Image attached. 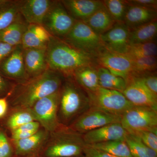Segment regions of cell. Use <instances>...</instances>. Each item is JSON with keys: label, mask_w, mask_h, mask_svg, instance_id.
<instances>
[{"label": "cell", "mask_w": 157, "mask_h": 157, "mask_svg": "<svg viewBox=\"0 0 157 157\" xmlns=\"http://www.w3.org/2000/svg\"><path fill=\"white\" fill-rule=\"evenodd\" d=\"M65 78L48 69L39 76L16 83L8 97L10 107L31 108L39 100L59 90Z\"/></svg>", "instance_id": "1"}, {"label": "cell", "mask_w": 157, "mask_h": 157, "mask_svg": "<svg viewBox=\"0 0 157 157\" xmlns=\"http://www.w3.org/2000/svg\"><path fill=\"white\" fill-rule=\"evenodd\" d=\"M46 56L48 69L65 78L72 77L76 70L82 67L98 65L95 57L52 36L46 47Z\"/></svg>", "instance_id": "2"}, {"label": "cell", "mask_w": 157, "mask_h": 157, "mask_svg": "<svg viewBox=\"0 0 157 157\" xmlns=\"http://www.w3.org/2000/svg\"><path fill=\"white\" fill-rule=\"evenodd\" d=\"M58 117L61 124L68 127L90 107L86 92L72 77L65 78L59 90Z\"/></svg>", "instance_id": "3"}, {"label": "cell", "mask_w": 157, "mask_h": 157, "mask_svg": "<svg viewBox=\"0 0 157 157\" xmlns=\"http://www.w3.org/2000/svg\"><path fill=\"white\" fill-rule=\"evenodd\" d=\"M85 145L82 134L62 125L49 132L41 157H80Z\"/></svg>", "instance_id": "4"}, {"label": "cell", "mask_w": 157, "mask_h": 157, "mask_svg": "<svg viewBox=\"0 0 157 157\" xmlns=\"http://www.w3.org/2000/svg\"><path fill=\"white\" fill-rule=\"evenodd\" d=\"M86 93L90 107L113 115L122 116L134 106L122 93L117 91L100 87L94 91Z\"/></svg>", "instance_id": "5"}, {"label": "cell", "mask_w": 157, "mask_h": 157, "mask_svg": "<svg viewBox=\"0 0 157 157\" xmlns=\"http://www.w3.org/2000/svg\"><path fill=\"white\" fill-rule=\"evenodd\" d=\"M62 39L75 48L95 57L104 48L100 36L83 21H76L70 32Z\"/></svg>", "instance_id": "6"}, {"label": "cell", "mask_w": 157, "mask_h": 157, "mask_svg": "<svg viewBox=\"0 0 157 157\" xmlns=\"http://www.w3.org/2000/svg\"><path fill=\"white\" fill-rule=\"evenodd\" d=\"M121 124L129 134L142 131L157 134V111L150 107L133 106L122 116Z\"/></svg>", "instance_id": "7"}, {"label": "cell", "mask_w": 157, "mask_h": 157, "mask_svg": "<svg viewBox=\"0 0 157 157\" xmlns=\"http://www.w3.org/2000/svg\"><path fill=\"white\" fill-rule=\"evenodd\" d=\"M76 21L68 13L61 1H53L42 25L51 36L63 39L70 32Z\"/></svg>", "instance_id": "8"}, {"label": "cell", "mask_w": 157, "mask_h": 157, "mask_svg": "<svg viewBox=\"0 0 157 157\" xmlns=\"http://www.w3.org/2000/svg\"><path fill=\"white\" fill-rule=\"evenodd\" d=\"M59 96V90L42 98L30 108L36 121L50 133L62 125L58 117Z\"/></svg>", "instance_id": "9"}, {"label": "cell", "mask_w": 157, "mask_h": 157, "mask_svg": "<svg viewBox=\"0 0 157 157\" xmlns=\"http://www.w3.org/2000/svg\"><path fill=\"white\" fill-rule=\"evenodd\" d=\"M121 116L90 107L68 127L82 135L109 124L121 123Z\"/></svg>", "instance_id": "10"}, {"label": "cell", "mask_w": 157, "mask_h": 157, "mask_svg": "<svg viewBox=\"0 0 157 157\" xmlns=\"http://www.w3.org/2000/svg\"><path fill=\"white\" fill-rule=\"evenodd\" d=\"M96 58L99 66L126 81L132 74V59L126 54L113 52L104 48Z\"/></svg>", "instance_id": "11"}, {"label": "cell", "mask_w": 157, "mask_h": 157, "mask_svg": "<svg viewBox=\"0 0 157 157\" xmlns=\"http://www.w3.org/2000/svg\"><path fill=\"white\" fill-rule=\"evenodd\" d=\"M122 94L134 106L150 107L157 111V97L138 78L131 75Z\"/></svg>", "instance_id": "12"}, {"label": "cell", "mask_w": 157, "mask_h": 157, "mask_svg": "<svg viewBox=\"0 0 157 157\" xmlns=\"http://www.w3.org/2000/svg\"><path fill=\"white\" fill-rule=\"evenodd\" d=\"M49 135V132L42 128L30 137L16 141H12L15 156L41 157Z\"/></svg>", "instance_id": "13"}, {"label": "cell", "mask_w": 157, "mask_h": 157, "mask_svg": "<svg viewBox=\"0 0 157 157\" xmlns=\"http://www.w3.org/2000/svg\"><path fill=\"white\" fill-rule=\"evenodd\" d=\"M129 34V29L124 23L117 22L112 29L100 36L105 49L125 54L130 45Z\"/></svg>", "instance_id": "14"}, {"label": "cell", "mask_w": 157, "mask_h": 157, "mask_svg": "<svg viewBox=\"0 0 157 157\" xmlns=\"http://www.w3.org/2000/svg\"><path fill=\"white\" fill-rule=\"evenodd\" d=\"M0 71L6 78L16 83L29 78L26 72L21 45L17 46L0 64Z\"/></svg>", "instance_id": "15"}, {"label": "cell", "mask_w": 157, "mask_h": 157, "mask_svg": "<svg viewBox=\"0 0 157 157\" xmlns=\"http://www.w3.org/2000/svg\"><path fill=\"white\" fill-rule=\"evenodd\" d=\"M128 132L120 122L106 125L82 134L85 143L87 145L113 140L125 141Z\"/></svg>", "instance_id": "16"}, {"label": "cell", "mask_w": 157, "mask_h": 157, "mask_svg": "<svg viewBox=\"0 0 157 157\" xmlns=\"http://www.w3.org/2000/svg\"><path fill=\"white\" fill-rule=\"evenodd\" d=\"M53 1L21 0L19 12L28 24L42 25Z\"/></svg>", "instance_id": "17"}, {"label": "cell", "mask_w": 157, "mask_h": 157, "mask_svg": "<svg viewBox=\"0 0 157 157\" xmlns=\"http://www.w3.org/2000/svg\"><path fill=\"white\" fill-rule=\"evenodd\" d=\"M46 48L23 49V58L27 74L29 78L36 77L48 70Z\"/></svg>", "instance_id": "18"}, {"label": "cell", "mask_w": 157, "mask_h": 157, "mask_svg": "<svg viewBox=\"0 0 157 157\" xmlns=\"http://www.w3.org/2000/svg\"><path fill=\"white\" fill-rule=\"evenodd\" d=\"M68 13L75 20L85 21L101 8L103 1L98 0H62Z\"/></svg>", "instance_id": "19"}, {"label": "cell", "mask_w": 157, "mask_h": 157, "mask_svg": "<svg viewBox=\"0 0 157 157\" xmlns=\"http://www.w3.org/2000/svg\"><path fill=\"white\" fill-rule=\"evenodd\" d=\"M157 10L129 4L123 23L132 29L157 19Z\"/></svg>", "instance_id": "20"}, {"label": "cell", "mask_w": 157, "mask_h": 157, "mask_svg": "<svg viewBox=\"0 0 157 157\" xmlns=\"http://www.w3.org/2000/svg\"><path fill=\"white\" fill-rule=\"evenodd\" d=\"M33 121H36L30 108L10 107L5 117L0 120V124L9 133L23 124Z\"/></svg>", "instance_id": "21"}, {"label": "cell", "mask_w": 157, "mask_h": 157, "mask_svg": "<svg viewBox=\"0 0 157 157\" xmlns=\"http://www.w3.org/2000/svg\"><path fill=\"white\" fill-rule=\"evenodd\" d=\"M29 25L20 14L14 22L0 32V42L14 47L21 45L23 36Z\"/></svg>", "instance_id": "22"}, {"label": "cell", "mask_w": 157, "mask_h": 157, "mask_svg": "<svg viewBox=\"0 0 157 157\" xmlns=\"http://www.w3.org/2000/svg\"><path fill=\"white\" fill-rule=\"evenodd\" d=\"M98 66H88L78 69L72 77L86 92H91L100 87Z\"/></svg>", "instance_id": "23"}, {"label": "cell", "mask_w": 157, "mask_h": 157, "mask_svg": "<svg viewBox=\"0 0 157 157\" xmlns=\"http://www.w3.org/2000/svg\"><path fill=\"white\" fill-rule=\"evenodd\" d=\"M83 22L99 36L112 29L117 23L113 19L104 6Z\"/></svg>", "instance_id": "24"}, {"label": "cell", "mask_w": 157, "mask_h": 157, "mask_svg": "<svg viewBox=\"0 0 157 157\" xmlns=\"http://www.w3.org/2000/svg\"><path fill=\"white\" fill-rule=\"evenodd\" d=\"M129 29L130 45L156 41L157 35V19Z\"/></svg>", "instance_id": "25"}, {"label": "cell", "mask_w": 157, "mask_h": 157, "mask_svg": "<svg viewBox=\"0 0 157 157\" xmlns=\"http://www.w3.org/2000/svg\"><path fill=\"white\" fill-rule=\"evenodd\" d=\"M98 79L100 87L117 91L122 93L126 87V81L121 77L115 76L103 67L98 66Z\"/></svg>", "instance_id": "26"}, {"label": "cell", "mask_w": 157, "mask_h": 157, "mask_svg": "<svg viewBox=\"0 0 157 157\" xmlns=\"http://www.w3.org/2000/svg\"><path fill=\"white\" fill-rule=\"evenodd\" d=\"M88 145L117 157H133L126 143L123 140H113Z\"/></svg>", "instance_id": "27"}, {"label": "cell", "mask_w": 157, "mask_h": 157, "mask_svg": "<svg viewBox=\"0 0 157 157\" xmlns=\"http://www.w3.org/2000/svg\"><path fill=\"white\" fill-rule=\"evenodd\" d=\"M156 41L129 45L126 55L132 59L157 56Z\"/></svg>", "instance_id": "28"}, {"label": "cell", "mask_w": 157, "mask_h": 157, "mask_svg": "<svg viewBox=\"0 0 157 157\" xmlns=\"http://www.w3.org/2000/svg\"><path fill=\"white\" fill-rule=\"evenodd\" d=\"M125 141L133 157H157V152L146 146L134 135L128 133Z\"/></svg>", "instance_id": "29"}, {"label": "cell", "mask_w": 157, "mask_h": 157, "mask_svg": "<svg viewBox=\"0 0 157 157\" xmlns=\"http://www.w3.org/2000/svg\"><path fill=\"white\" fill-rule=\"evenodd\" d=\"M132 60V76L139 77L156 72L157 56L134 59Z\"/></svg>", "instance_id": "30"}, {"label": "cell", "mask_w": 157, "mask_h": 157, "mask_svg": "<svg viewBox=\"0 0 157 157\" xmlns=\"http://www.w3.org/2000/svg\"><path fill=\"white\" fill-rule=\"evenodd\" d=\"M21 1H12L0 10V32L14 22L20 14Z\"/></svg>", "instance_id": "31"}, {"label": "cell", "mask_w": 157, "mask_h": 157, "mask_svg": "<svg viewBox=\"0 0 157 157\" xmlns=\"http://www.w3.org/2000/svg\"><path fill=\"white\" fill-rule=\"evenodd\" d=\"M103 5L116 22L123 23L129 4L124 0H104Z\"/></svg>", "instance_id": "32"}, {"label": "cell", "mask_w": 157, "mask_h": 157, "mask_svg": "<svg viewBox=\"0 0 157 157\" xmlns=\"http://www.w3.org/2000/svg\"><path fill=\"white\" fill-rule=\"evenodd\" d=\"M42 127L37 121L23 124L9 132L12 141H16L30 137L39 131Z\"/></svg>", "instance_id": "33"}, {"label": "cell", "mask_w": 157, "mask_h": 157, "mask_svg": "<svg viewBox=\"0 0 157 157\" xmlns=\"http://www.w3.org/2000/svg\"><path fill=\"white\" fill-rule=\"evenodd\" d=\"M13 141L9 132L0 124V157H14Z\"/></svg>", "instance_id": "34"}, {"label": "cell", "mask_w": 157, "mask_h": 157, "mask_svg": "<svg viewBox=\"0 0 157 157\" xmlns=\"http://www.w3.org/2000/svg\"><path fill=\"white\" fill-rule=\"evenodd\" d=\"M47 44L40 39L29 25L22 38L21 46L23 49L46 48Z\"/></svg>", "instance_id": "35"}, {"label": "cell", "mask_w": 157, "mask_h": 157, "mask_svg": "<svg viewBox=\"0 0 157 157\" xmlns=\"http://www.w3.org/2000/svg\"><path fill=\"white\" fill-rule=\"evenodd\" d=\"M131 135L138 137L146 146L157 152V133L150 131H142Z\"/></svg>", "instance_id": "36"}, {"label": "cell", "mask_w": 157, "mask_h": 157, "mask_svg": "<svg viewBox=\"0 0 157 157\" xmlns=\"http://www.w3.org/2000/svg\"><path fill=\"white\" fill-rule=\"evenodd\" d=\"M16 83L15 82L6 78L0 71V98L8 97Z\"/></svg>", "instance_id": "37"}, {"label": "cell", "mask_w": 157, "mask_h": 157, "mask_svg": "<svg viewBox=\"0 0 157 157\" xmlns=\"http://www.w3.org/2000/svg\"><path fill=\"white\" fill-rule=\"evenodd\" d=\"M136 77V76H135ZM138 77L155 96L157 97V72L143 75Z\"/></svg>", "instance_id": "38"}, {"label": "cell", "mask_w": 157, "mask_h": 157, "mask_svg": "<svg viewBox=\"0 0 157 157\" xmlns=\"http://www.w3.org/2000/svg\"><path fill=\"white\" fill-rule=\"evenodd\" d=\"M85 157H117L113 155L86 144L83 150Z\"/></svg>", "instance_id": "39"}, {"label": "cell", "mask_w": 157, "mask_h": 157, "mask_svg": "<svg viewBox=\"0 0 157 157\" xmlns=\"http://www.w3.org/2000/svg\"><path fill=\"white\" fill-rule=\"evenodd\" d=\"M127 2L130 5L157 10V0H129L127 1Z\"/></svg>", "instance_id": "40"}, {"label": "cell", "mask_w": 157, "mask_h": 157, "mask_svg": "<svg viewBox=\"0 0 157 157\" xmlns=\"http://www.w3.org/2000/svg\"><path fill=\"white\" fill-rule=\"evenodd\" d=\"M14 46H11L4 42H0V64L12 52Z\"/></svg>", "instance_id": "41"}, {"label": "cell", "mask_w": 157, "mask_h": 157, "mask_svg": "<svg viewBox=\"0 0 157 157\" xmlns=\"http://www.w3.org/2000/svg\"><path fill=\"white\" fill-rule=\"evenodd\" d=\"M9 106L8 97L0 98V120L5 117L9 111Z\"/></svg>", "instance_id": "42"}, {"label": "cell", "mask_w": 157, "mask_h": 157, "mask_svg": "<svg viewBox=\"0 0 157 157\" xmlns=\"http://www.w3.org/2000/svg\"><path fill=\"white\" fill-rule=\"evenodd\" d=\"M11 0H0V10L8 5Z\"/></svg>", "instance_id": "43"}, {"label": "cell", "mask_w": 157, "mask_h": 157, "mask_svg": "<svg viewBox=\"0 0 157 157\" xmlns=\"http://www.w3.org/2000/svg\"><path fill=\"white\" fill-rule=\"evenodd\" d=\"M14 157H18V156H14Z\"/></svg>", "instance_id": "44"}, {"label": "cell", "mask_w": 157, "mask_h": 157, "mask_svg": "<svg viewBox=\"0 0 157 157\" xmlns=\"http://www.w3.org/2000/svg\"></svg>", "instance_id": "45"}]
</instances>
